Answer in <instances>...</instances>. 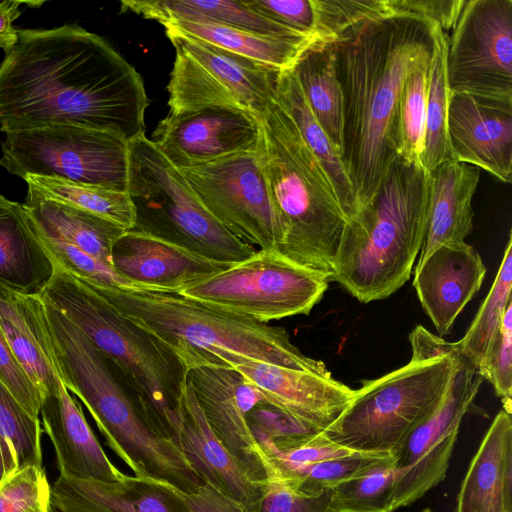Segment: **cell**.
<instances>
[{"mask_svg": "<svg viewBox=\"0 0 512 512\" xmlns=\"http://www.w3.org/2000/svg\"><path fill=\"white\" fill-rule=\"evenodd\" d=\"M141 75L104 38L77 25L18 30L0 64V130L74 125L129 141L144 132Z\"/></svg>", "mask_w": 512, "mask_h": 512, "instance_id": "obj_1", "label": "cell"}, {"mask_svg": "<svg viewBox=\"0 0 512 512\" xmlns=\"http://www.w3.org/2000/svg\"><path fill=\"white\" fill-rule=\"evenodd\" d=\"M437 24L412 14L359 23L332 45L343 95L341 160L359 208L376 195L398 158L396 104L406 78L431 66Z\"/></svg>", "mask_w": 512, "mask_h": 512, "instance_id": "obj_2", "label": "cell"}, {"mask_svg": "<svg viewBox=\"0 0 512 512\" xmlns=\"http://www.w3.org/2000/svg\"><path fill=\"white\" fill-rule=\"evenodd\" d=\"M90 285L170 351L186 373L200 366L232 368L247 358L331 376L322 361L304 355L291 342L283 327L231 313L178 292Z\"/></svg>", "mask_w": 512, "mask_h": 512, "instance_id": "obj_3", "label": "cell"}, {"mask_svg": "<svg viewBox=\"0 0 512 512\" xmlns=\"http://www.w3.org/2000/svg\"><path fill=\"white\" fill-rule=\"evenodd\" d=\"M65 388L87 407L109 447L134 476L194 493L204 483L173 444L149 421L112 364L84 333L44 303Z\"/></svg>", "mask_w": 512, "mask_h": 512, "instance_id": "obj_4", "label": "cell"}, {"mask_svg": "<svg viewBox=\"0 0 512 512\" xmlns=\"http://www.w3.org/2000/svg\"><path fill=\"white\" fill-rule=\"evenodd\" d=\"M258 118V152L279 233L275 252L332 281L347 221L331 182L274 98Z\"/></svg>", "mask_w": 512, "mask_h": 512, "instance_id": "obj_5", "label": "cell"}, {"mask_svg": "<svg viewBox=\"0 0 512 512\" xmlns=\"http://www.w3.org/2000/svg\"><path fill=\"white\" fill-rule=\"evenodd\" d=\"M429 174L397 158L376 195L343 230L332 281L362 303L410 278L427 226Z\"/></svg>", "mask_w": 512, "mask_h": 512, "instance_id": "obj_6", "label": "cell"}, {"mask_svg": "<svg viewBox=\"0 0 512 512\" xmlns=\"http://www.w3.org/2000/svg\"><path fill=\"white\" fill-rule=\"evenodd\" d=\"M40 297L84 333L121 376L153 426L173 442L186 378L176 357L88 282L61 269L55 268Z\"/></svg>", "mask_w": 512, "mask_h": 512, "instance_id": "obj_7", "label": "cell"}, {"mask_svg": "<svg viewBox=\"0 0 512 512\" xmlns=\"http://www.w3.org/2000/svg\"><path fill=\"white\" fill-rule=\"evenodd\" d=\"M127 144V193L135 212L131 230L160 237L224 263L235 264L257 252L214 218L180 169L144 132Z\"/></svg>", "mask_w": 512, "mask_h": 512, "instance_id": "obj_8", "label": "cell"}, {"mask_svg": "<svg viewBox=\"0 0 512 512\" xmlns=\"http://www.w3.org/2000/svg\"><path fill=\"white\" fill-rule=\"evenodd\" d=\"M456 366L457 357L452 350L434 359H411L382 377L363 381L323 434L355 452L393 456L413 430L438 408Z\"/></svg>", "mask_w": 512, "mask_h": 512, "instance_id": "obj_9", "label": "cell"}, {"mask_svg": "<svg viewBox=\"0 0 512 512\" xmlns=\"http://www.w3.org/2000/svg\"><path fill=\"white\" fill-rule=\"evenodd\" d=\"M330 282L329 275L295 264L275 251L257 250L253 256L177 292L268 323L308 315Z\"/></svg>", "mask_w": 512, "mask_h": 512, "instance_id": "obj_10", "label": "cell"}, {"mask_svg": "<svg viewBox=\"0 0 512 512\" xmlns=\"http://www.w3.org/2000/svg\"><path fill=\"white\" fill-rule=\"evenodd\" d=\"M127 143L109 132L74 125L9 131L0 165L22 179L50 177L127 192Z\"/></svg>", "mask_w": 512, "mask_h": 512, "instance_id": "obj_11", "label": "cell"}, {"mask_svg": "<svg viewBox=\"0 0 512 512\" xmlns=\"http://www.w3.org/2000/svg\"><path fill=\"white\" fill-rule=\"evenodd\" d=\"M175 48L167 85L169 114L226 107L260 117L274 98L279 70L203 41L166 34Z\"/></svg>", "mask_w": 512, "mask_h": 512, "instance_id": "obj_12", "label": "cell"}, {"mask_svg": "<svg viewBox=\"0 0 512 512\" xmlns=\"http://www.w3.org/2000/svg\"><path fill=\"white\" fill-rule=\"evenodd\" d=\"M451 93L512 105V0H466L446 40Z\"/></svg>", "mask_w": 512, "mask_h": 512, "instance_id": "obj_13", "label": "cell"}, {"mask_svg": "<svg viewBox=\"0 0 512 512\" xmlns=\"http://www.w3.org/2000/svg\"><path fill=\"white\" fill-rule=\"evenodd\" d=\"M179 169L230 233L259 250H276L279 233L258 151Z\"/></svg>", "mask_w": 512, "mask_h": 512, "instance_id": "obj_14", "label": "cell"}, {"mask_svg": "<svg viewBox=\"0 0 512 512\" xmlns=\"http://www.w3.org/2000/svg\"><path fill=\"white\" fill-rule=\"evenodd\" d=\"M455 354L457 366L444 399L393 455L395 511L411 505L445 478L461 422L483 382L477 367Z\"/></svg>", "mask_w": 512, "mask_h": 512, "instance_id": "obj_15", "label": "cell"}, {"mask_svg": "<svg viewBox=\"0 0 512 512\" xmlns=\"http://www.w3.org/2000/svg\"><path fill=\"white\" fill-rule=\"evenodd\" d=\"M186 375L213 433L245 476L264 486L268 464L247 422L248 412L264 397L232 368L200 366Z\"/></svg>", "mask_w": 512, "mask_h": 512, "instance_id": "obj_16", "label": "cell"}, {"mask_svg": "<svg viewBox=\"0 0 512 512\" xmlns=\"http://www.w3.org/2000/svg\"><path fill=\"white\" fill-rule=\"evenodd\" d=\"M257 116L238 109L208 107L159 121L150 139L177 168L206 164L258 151Z\"/></svg>", "mask_w": 512, "mask_h": 512, "instance_id": "obj_17", "label": "cell"}, {"mask_svg": "<svg viewBox=\"0 0 512 512\" xmlns=\"http://www.w3.org/2000/svg\"><path fill=\"white\" fill-rule=\"evenodd\" d=\"M111 264L130 286L172 292L232 265L137 230H127L116 241Z\"/></svg>", "mask_w": 512, "mask_h": 512, "instance_id": "obj_18", "label": "cell"}, {"mask_svg": "<svg viewBox=\"0 0 512 512\" xmlns=\"http://www.w3.org/2000/svg\"><path fill=\"white\" fill-rule=\"evenodd\" d=\"M448 136L455 161L511 182L512 105L451 93Z\"/></svg>", "mask_w": 512, "mask_h": 512, "instance_id": "obj_19", "label": "cell"}, {"mask_svg": "<svg viewBox=\"0 0 512 512\" xmlns=\"http://www.w3.org/2000/svg\"><path fill=\"white\" fill-rule=\"evenodd\" d=\"M232 369L253 385L264 399L311 424L327 429L345 410L355 390L316 373L241 359Z\"/></svg>", "mask_w": 512, "mask_h": 512, "instance_id": "obj_20", "label": "cell"}, {"mask_svg": "<svg viewBox=\"0 0 512 512\" xmlns=\"http://www.w3.org/2000/svg\"><path fill=\"white\" fill-rule=\"evenodd\" d=\"M485 275L480 254L465 242L442 245L417 263L413 287L441 336L450 333L458 315L480 290Z\"/></svg>", "mask_w": 512, "mask_h": 512, "instance_id": "obj_21", "label": "cell"}, {"mask_svg": "<svg viewBox=\"0 0 512 512\" xmlns=\"http://www.w3.org/2000/svg\"><path fill=\"white\" fill-rule=\"evenodd\" d=\"M174 445L204 482L252 511L264 486L250 481L210 428L190 382L184 380Z\"/></svg>", "mask_w": 512, "mask_h": 512, "instance_id": "obj_22", "label": "cell"}, {"mask_svg": "<svg viewBox=\"0 0 512 512\" xmlns=\"http://www.w3.org/2000/svg\"><path fill=\"white\" fill-rule=\"evenodd\" d=\"M40 418L53 444L60 475L105 482L126 476L110 461L81 406L63 384L56 394L42 400Z\"/></svg>", "mask_w": 512, "mask_h": 512, "instance_id": "obj_23", "label": "cell"}, {"mask_svg": "<svg viewBox=\"0 0 512 512\" xmlns=\"http://www.w3.org/2000/svg\"><path fill=\"white\" fill-rule=\"evenodd\" d=\"M51 505L59 512H190L172 485L128 475L114 482L59 475Z\"/></svg>", "mask_w": 512, "mask_h": 512, "instance_id": "obj_24", "label": "cell"}, {"mask_svg": "<svg viewBox=\"0 0 512 512\" xmlns=\"http://www.w3.org/2000/svg\"><path fill=\"white\" fill-rule=\"evenodd\" d=\"M0 329L42 400L56 394L62 383L40 295L0 286Z\"/></svg>", "mask_w": 512, "mask_h": 512, "instance_id": "obj_25", "label": "cell"}, {"mask_svg": "<svg viewBox=\"0 0 512 512\" xmlns=\"http://www.w3.org/2000/svg\"><path fill=\"white\" fill-rule=\"evenodd\" d=\"M456 512H512V418L501 410L470 461Z\"/></svg>", "mask_w": 512, "mask_h": 512, "instance_id": "obj_26", "label": "cell"}, {"mask_svg": "<svg viewBox=\"0 0 512 512\" xmlns=\"http://www.w3.org/2000/svg\"><path fill=\"white\" fill-rule=\"evenodd\" d=\"M429 174L427 226L418 263L442 245L464 243L473 229L472 199L480 169L455 160Z\"/></svg>", "mask_w": 512, "mask_h": 512, "instance_id": "obj_27", "label": "cell"}, {"mask_svg": "<svg viewBox=\"0 0 512 512\" xmlns=\"http://www.w3.org/2000/svg\"><path fill=\"white\" fill-rule=\"evenodd\" d=\"M55 266L37 238L23 204L0 195V286L40 295Z\"/></svg>", "mask_w": 512, "mask_h": 512, "instance_id": "obj_28", "label": "cell"}, {"mask_svg": "<svg viewBox=\"0 0 512 512\" xmlns=\"http://www.w3.org/2000/svg\"><path fill=\"white\" fill-rule=\"evenodd\" d=\"M131 11L160 24L170 20L204 21L259 36L291 41H316L266 18L243 0H129L121 1V12Z\"/></svg>", "mask_w": 512, "mask_h": 512, "instance_id": "obj_29", "label": "cell"}, {"mask_svg": "<svg viewBox=\"0 0 512 512\" xmlns=\"http://www.w3.org/2000/svg\"><path fill=\"white\" fill-rule=\"evenodd\" d=\"M23 207L43 235L71 244L112 266L113 246L127 231L121 226L83 209L45 198L30 188Z\"/></svg>", "mask_w": 512, "mask_h": 512, "instance_id": "obj_30", "label": "cell"}, {"mask_svg": "<svg viewBox=\"0 0 512 512\" xmlns=\"http://www.w3.org/2000/svg\"><path fill=\"white\" fill-rule=\"evenodd\" d=\"M274 100L290 117L301 138L322 165L348 222L360 210L353 185L346 173L339 152L308 106L292 69L279 72Z\"/></svg>", "mask_w": 512, "mask_h": 512, "instance_id": "obj_31", "label": "cell"}, {"mask_svg": "<svg viewBox=\"0 0 512 512\" xmlns=\"http://www.w3.org/2000/svg\"><path fill=\"white\" fill-rule=\"evenodd\" d=\"M166 34L191 37L273 69H292L307 51L323 45L316 41H291L259 36L204 21L170 20L162 23Z\"/></svg>", "mask_w": 512, "mask_h": 512, "instance_id": "obj_32", "label": "cell"}, {"mask_svg": "<svg viewBox=\"0 0 512 512\" xmlns=\"http://www.w3.org/2000/svg\"><path fill=\"white\" fill-rule=\"evenodd\" d=\"M292 70L314 117L341 155L343 95L333 45L305 52Z\"/></svg>", "mask_w": 512, "mask_h": 512, "instance_id": "obj_33", "label": "cell"}, {"mask_svg": "<svg viewBox=\"0 0 512 512\" xmlns=\"http://www.w3.org/2000/svg\"><path fill=\"white\" fill-rule=\"evenodd\" d=\"M446 33L439 25L435 31V46L429 72L423 169L427 173L439 165L454 160L448 136V111L451 91L446 71Z\"/></svg>", "mask_w": 512, "mask_h": 512, "instance_id": "obj_34", "label": "cell"}, {"mask_svg": "<svg viewBox=\"0 0 512 512\" xmlns=\"http://www.w3.org/2000/svg\"><path fill=\"white\" fill-rule=\"evenodd\" d=\"M24 181L45 198L91 212L125 230L134 227L135 212L127 192L41 176H27Z\"/></svg>", "mask_w": 512, "mask_h": 512, "instance_id": "obj_35", "label": "cell"}, {"mask_svg": "<svg viewBox=\"0 0 512 512\" xmlns=\"http://www.w3.org/2000/svg\"><path fill=\"white\" fill-rule=\"evenodd\" d=\"M511 232L493 285L480 306L464 337L451 343L455 353L477 368L492 345L503 315L512 303V237Z\"/></svg>", "mask_w": 512, "mask_h": 512, "instance_id": "obj_36", "label": "cell"}, {"mask_svg": "<svg viewBox=\"0 0 512 512\" xmlns=\"http://www.w3.org/2000/svg\"><path fill=\"white\" fill-rule=\"evenodd\" d=\"M429 72L430 67L422 68L406 78L392 123V144L397 157L422 170Z\"/></svg>", "mask_w": 512, "mask_h": 512, "instance_id": "obj_37", "label": "cell"}, {"mask_svg": "<svg viewBox=\"0 0 512 512\" xmlns=\"http://www.w3.org/2000/svg\"><path fill=\"white\" fill-rule=\"evenodd\" d=\"M40 419L32 417L0 380V439L6 476L27 466L42 467Z\"/></svg>", "mask_w": 512, "mask_h": 512, "instance_id": "obj_38", "label": "cell"}, {"mask_svg": "<svg viewBox=\"0 0 512 512\" xmlns=\"http://www.w3.org/2000/svg\"><path fill=\"white\" fill-rule=\"evenodd\" d=\"M393 456L330 489L332 512H395Z\"/></svg>", "mask_w": 512, "mask_h": 512, "instance_id": "obj_39", "label": "cell"}, {"mask_svg": "<svg viewBox=\"0 0 512 512\" xmlns=\"http://www.w3.org/2000/svg\"><path fill=\"white\" fill-rule=\"evenodd\" d=\"M258 444L268 464L270 478L355 452L332 442L323 431L285 444Z\"/></svg>", "mask_w": 512, "mask_h": 512, "instance_id": "obj_40", "label": "cell"}, {"mask_svg": "<svg viewBox=\"0 0 512 512\" xmlns=\"http://www.w3.org/2000/svg\"><path fill=\"white\" fill-rule=\"evenodd\" d=\"M316 31L328 45L351 27L395 15L389 0H314Z\"/></svg>", "mask_w": 512, "mask_h": 512, "instance_id": "obj_41", "label": "cell"}, {"mask_svg": "<svg viewBox=\"0 0 512 512\" xmlns=\"http://www.w3.org/2000/svg\"><path fill=\"white\" fill-rule=\"evenodd\" d=\"M32 228L51 258L55 268L84 280L92 285L103 288L129 287L111 265L89 255L83 250L65 242L43 235L33 224Z\"/></svg>", "mask_w": 512, "mask_h": 512, "instance_id": "obj_42", "label": "cell"}, {"mask_svg": "<svg viewBox=\"0 0 512 512\" xmlns=\"http://www.w3.org/2000/svg\"><path fill=\"white\" fill-rule=\"evenodd\" d=\"M389 456L392 455L353 452L342 457L306 466L279 478L313 490L331 489L348 479L362 474L368 468Z\"/></svg>", "mask_w": 512, "mask_h": 512, "instance_id": "obj_43", "label": "cell"}, {"mask_svg": "<svg viewBox=\"0 0 512 512\" xmlns=\"http://www.w3.org/2000/svg\"><path fill=\"white\" fill-rule=\"evenodd\" d=\"M51 506V486L43 467H24L0 483V512H51Z\"/></svg>", "mask_w": 512, "mask_h": 512, "instance_id": "obj_44", "label": "cell"}, {"mask_svg": "<svg viewBox=\"0 0 512 512\" xmlns=\"http://www.w3.org/2000/svg\"><path fill=\"white\" fill-rule=\"evenodd\" d=\"M247 422L257 443H289L321 432L318 428L266 401H258L247 414Z\"/></svg>", "mask_w": 512, "mask_h": 512, "instance_id": "obj_45", "label": "cell"}, {"mask_svg": "<svg viewBox=\"0 0 512 512\" xmlns=\"http://www.w3.org/2000/svg\"><path fill=\"white\" fill-rule=\"evenodd\" d=\"M330 489L313 490L279 477L270 478L250 512H332Z\"/></svg>", "mask_w": 512, "mask_h": 512, "instance_id": "obj_46", "label": "cell"}, {"mask_svg": "<svg viewBox=\"0 0 512 512\" xmlns=\"http://www.w3.org/2000/svg\"><path fill=\"white\" fill-rule=\"evenodd\" d=\"M488 380L503 403V410L512 412V303L508 305L498 333L483 361L477 368Z\"/></svg>", "mask_w": 512, "mask_h": 512, "instance_id": "obj_47", "label": "cell"}, {"mask_svg": "<svg viewBox=\"0 0 512 512\" xmlns=\"http://www.w3.org/2000/svg\"><path fill=\"white\" fill-rule=\"evenodd\" d=\"M266 18L302 36L318 39L314 0H243ZM328 45V44H326Z\"/></svg>", "mask_w": 512, "mask_h": 512, "instance_id": "obj_48", "label": "cell"}, {"mask_svg": "<svg viewBox=\"0 0 512 512\" xmlns=\"http://www.w3.org/2000/svg\"><path fill=\"white\" fill-rule=\"evenodd\" d=\"M0 380L25 410L32 417L39 419L41 395L17 360L1 329Z\"/></svg>", "mask_w": 512, "mask_h": 512, "instance_id": "obj_49", "label": "cell"}, {"mask_svg": "<svg viewBox=\"0 0 512 512\" xmlns=\"http://www.w3.org/2000/svg\"><path fill=\"white\" fill-rule=\"evenodd\" d=\"M466 0H389L395 14H412L430 20L446 32L452 30Z\"/></svg>", "mask_w": 512, "mask_h": 512, "instance_id": "obj_50", "label": "cell"}, {"mask_svg": "<svg viewBox=\"0 0 512 512\" xmlns=\"http://www.w3.org/2000/svg\"><path fill=\"white\" fill-rule=\"evenodd\" d=\"M190 512H247L244 506L204 482L196 492L186 493L172 486Z\"/></svg>", "mask_w": 512, "mask_h": 512, "instance_id": "obj_51", "label": "cell"}, {"mask_svg": "<svg viewBox=\"0 0 512 512\" xmlns=\"http://www.w3.org/2000/svg\"><path fill=\"white\" fill-rule=\"evenodd\" d=\"M22 1L5 0L0 2V48L5 53L11 50L18 41V30L13 27V21L21 14Z\"/></svg>", "mask_w": 512, "mask_h": 512, "instance_id": "obj_52", "label": "cell"}, {"mask_svg": "<svg viewBox=\"0 0 512 512\" xmlns=\"http://www.w3.org/2000/svg\"><path fill=\"white\" fill-rule=\"evenodd\" d=\"M6 477V470H5V461H4V454L2 449V442L0 439V483L3 481V479Z\"/></svg>", "mask_w": 512, "mask_h": 512, "instance_id": "obj_53", "label": "cell"}, {"mask_svg": "<svg viewBox=\"0 0 512 512\" xmlns=\"http://www.w3.org/2000/svg\"><path fill=\"white\" fill-rule=\"evenodd\" d=\"M421 512H433L430 508H425Z\"/></svg>", "mask_w": 512, "mask_h": 512, "instance_id": "obj_54", "label": "cell"}]
</instances>
